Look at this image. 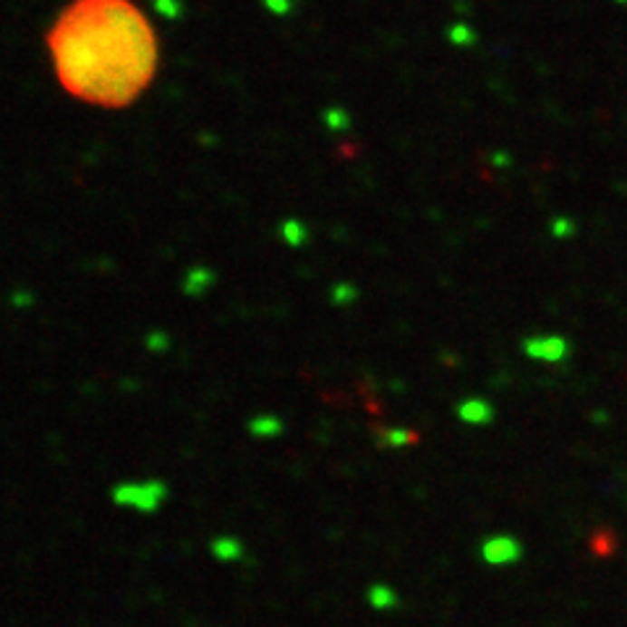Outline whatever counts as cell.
I'll return each instance as SVG.
<instances>
[{"label": "cell", "mask_w": 627, "mask_h": 627, "mask_svg": "<svg viewBox=\"0 0 627 627\" xmlns=\"http://www.w3.org/2000/svg\"><path fill=\"white\" fill-rule=\"evenodd\" d=\"M520 555H523V549H520V544L513 536L487 538L484 546H481V557L489 562V564H494V567L513 564V562L520 560Z\"/></svg>", "instance_id": "cell-2"}, {"label": "cell", "mask_w": 627, "mask_h": 627, "mask_svg": "<svg viewBox=\"0 0 627 627\" xmlns=\"http://www.w3.org/2000/svg\"><path fill=\"white\" fill-rule=\"evenodd\" d=\"M620 3H627V0H620Z\"/></svg>", "instance_id": "cell-10"}, {"label": "cell", "mask_w": 627, "mask_h": 627, "mask_svg": "<svg viewBox=\"0 0 627 627\" xmlns=\"http://www.w3.org/2000/svg\"><path fill=\"white\" fill-rule=\"evenodd\" d=\"M155 11L159 14V16L170 19V22H176V19L183 16V5H180V0H155Z\"/></svg>", "instance_id": "cell-5"}, {"label": "cell", "mask_w": 627, "mask_h": 627, "mask_svg": "<svg viewBox=\"0 0 627 627\" xmlns=\"http://www.w3.org/2000/svg\"><path fill=\"white\" fill-rule=\"evenodd\" d=\"M395 593L390 591V588H384V585H377L374 591H371V604L377 606V609H390V606L395 604Z\"/></svg>", "instance_id": "cell-6"}, {"label": "cell", "mask_w": 627, "mask_h": 627, "mask_svg": "<svg viewBox=\"0 0 627 627\" xmlns=\"http://www.w3.org/2000/svg\"><path fill=\"white\" fill-rule=\"evenodd\" d=\"M265 5H267L272 14H277V16H285V14H291L293 0H265Z\"/></svg>", "instance_id": "cell-8"}, {"label": "cell", "mask_w": 627, "mask_h": 627, "mask_svg": "<svg viewBox=\"0 0 627 627\" xmlns=\"http://www.w3.org/2000/svg\"><path fill=\"white\" fill-rule=\"evenodd\" d=\"M416 437L410 434V431H387V445H392V448H403V445H410Z\"/></svg>", "instance_id": "cell-7"}, {"label": "cell", "mask_w": 627, "mask_h": 627, "mask_svg": "<svg viewBox=\"0 0 627 627\" xmlns=\"http://www.w3.org/2000/svg\"><path fill=\"white\" fill-rule=\"evenodd\" d=\"M452 37H455V40H468V43H470V40H473V37H470L468 32L463 29V26H460L458 32H452Z\"/></svg>", "instance_id": "cell-9"}, {"label": "cell", "mask_w": 627, "mask_h": 627, "mask_svg": "<svg viewBox=\"0 0 627 627\" xmlns=\"http://www.w3.org/2000/svg\"><path fill=\"white\" fill-rule=\"evenodd\" d=\"M458 416H460L463 424L481 426L492 421L494 410L492 405L487 403L484 398H468V400H463V403L458 405Z\"/></svg>", "instance_id": "cell-4"}, {"label": "cell", "mask_w": 627, "mask_h": 627, "mask_svg": "<svg viewBox=\"0 0 627 627\" xmlns=\"http://www.w3.org/2000/svg\"><path fill=\"white\" fill-rule=\"evenodd\" d=\"M526 353L531 359L546 361V363H557L567 356V342L557 335H544V337H531L526 342Z\"/></svg>", "instance_id": "cell-3"}, {"label": "cell", "mask_w": 627, "mask_h": 627, "mask_svg": "<svg viewBox=\"0 0 627 627\" xmlns=\"http://www.w3.org/2000/svg\"><path fill=\"white\" fill-rule=\"evenodd\" d=\"M47 45L63 90L92 105L123 108L155 76V29L131 0L71 3Z\"/></svg>", "instance_id": "cell-1"}]
</instances>
